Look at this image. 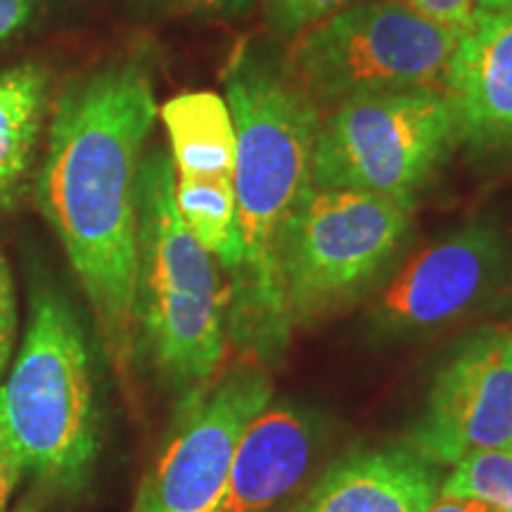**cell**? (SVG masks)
<instances>
[{
	"mask_svg": "<svg viewBox=\"0 0 512 512\" xmlns=\"http://www.w3.org/2000/svg\"><path fill=\"white\" fill-rule=\"evenodd\" d=\"M157 114L143 55L114 57L74 76L53 105L36 183L38 207L119 366L138 332V176Z\"/></svg>",
	"mask_w": 512,
	"mask_h": 512,
	"instance_id": "1",
	"label": "cell"
},
{
	"mask_svg": "<svg viewBox=\"0 0 512 512\" xmlns=\"http://www.w3.org/2000/svg\"><path fill=\"white\" fill-rule=\"evenodd\" d=\"M223 98L238 138L233 190L242 249L228 285L230 335L252 354L273 358L292 332L280 245L294 207L313 185L320 112L285 74L280 55L261 43H245L230 57Z\"/></svg>",
	"mask_w": 512,
	"mask_h": 512,
	"instance_id": "2",
	"label": "cell"
},
{
	"mask_svg": "<svg viewBox=\"0 0 512 512\" xmlns=\"http://www.w3.org/2000/svg\"><path fill=\"white\" fill-rule=\"evenodd\" d=\"M174 190L171 155L155 147L138 176L136 323L171 380H207L226 351L228 287L214 256L185 228Z\"/></svg>",
	"mask_w": 512,
	"mask_h": 512,
	"instance_id": "3",
	"label": "cell"
},
{
	"mask_svg": "<svg viewBox=\"0 0 512 512\" xmlns=\"http://www.w3.org/2000/svg\"><path fill=\"white\" fill-rule=\"evenodd\" d=\"M0 430L22 467L62 489L86 482L98 456L88 342L53 287L31 292L22 349L0 387Z\"/></svg>",
	"mask_w": 512,
	"mask_h": 512,
	"instance_id": "4",
	"label": "cell"
},
{
	"mask_svg": "<svg viewBox=\"0 0 512 512\" xmlns=\"http://www.w3.org/2000/svg\"><path fill=\"white\" fill-rule=\"evenodd\" d=\"M415 195L311 188L280 245V285L290 325H309L366 294L413 228Z\"/></svg>",
	"mask_w": 512,
	"mask_h": 512,
	"instance_id": "5",
	"label": "cell"
},
{
	"mask_svg": "<svg viewBox=\"0 0 512 512\" xmlns=\"http://www.w3.org/2000/svg\"><path fill=\"white\" fill-rule=\"evenodd\" d=\"M458 36L396 0H356L323 24L287 41L285 74L328 114L361 95L437 88Z\"/></svg>",
	"mask_w": 512,
	"mask_h": 512,
	"instance_id": "6",
	"label": "cell"
},
{
	"mask_svg": "<svg viewBox=\"0 0 512 512\" xmlns=\"http://www.w3.org/2000/svg\"><path fill=\"white\" fill-rule=\"evenodd\" d=\"M460 147L444 91L415 88L351 98L320 117L313 188L415 195Z\"/></svg>",
	"mask_w": 512,
	"mask_h": 512,
	"instance_id": "7",
	"label": "cell"
},
{
	"mask_svg": "<svg viewBox=\"0 0 512 512\" xmlns=\"http://www.w3.org/2000/svg\"><path fill=\"white\" fill-rule=\"evenodd\" d=\"M271 392L266 373L242 368L192 396L133 512L219 510L242 434L271 403Z\"/></svg>",
	"mask_w": 512,
	"mask_h": 512,
	"instance_id": "8",
	"label": "cell"
},
{
	"mask_svg": "<svg viewBox=\"0 0 512 512\" xmlns=\"http://www.w3.org/2000/svg\"><path fill=\"white\" fill-rule=\"evenodd\" d=\"M491 448H512V330L501 325L451 351L411 432V451L434 467Z\"/></svg>",
	"mask_w": 512,
	"mask_h": 512,
	"instance_id": "9",
	"label": "cell"
},
{
	"mask_svg": "<svg viewBox=\"0 0 512 512\" xmlns=\"http://www.w3.org/2000/svg\"><path fill=\"white\" fill-rule=\"evenodd\" d=\"M510 247L489 223H467L430 242L384 283L373 306L384 332H420L453 323L505 290Z\"/></svg>",
	"mask_w": 512,
	"mask_h": 512,
	"instance_id": "10",
	"label": "cell"
},
{
	"mask_svg": "<svg viewBox=\"0 0 512 512\" xmlns=\"http://www.w3.org/2000/svg\"><path fill=\"white\" fill-rule=\"evenodd\" d=\"M444 95L460 145L486 162H512V10L479 15L458 38Z\"/></svg>",
	"mask_w": 512,
	"mask_h": 512,
	"instance_id": "11",
	"label": "cell"
},
{
	"mask_svg": "<svg viewBox=\"0 0 512 512\" xmlns=\"http://www.w3.org/2000/svg\"><path fill=\"white\" fill-rule=\"evenodd\" d=\"M313 437L290 406L264 408L242 434L216 512H266L304 477Z\"/></svg>",
	"mask_w": 512,
	"mask_h": 512,
	"instance_id": "12",
	"label": "cell"
},
{
	"mask_svg": "<svg viewBox=\"0 0 512 512\" xmlns=\"http://www.w3.org/2000/svg\"><path fill=\"white\" fill-rule=\"evenodd\" d=\"M437 494L434 465L411 448H373L332 467L299 512H425Z\"/></svg>",
	"mask_w": 512,
	"mask_h": 512,
	"instance_id": "13",
	"label": "cell"
},
{
	"mask_svg": "<svg viewBox=\"0 0 512 512\" xmlns=\"http://www.w3.org/2000/svg\"><path fill=\"white\" fill-rule=\"evenodd\" d=\"M159 117L169 136L176 178H233L238 138L223 95L181 93L159 107Z\"/></svg>",
	"mask_w": 512,
	"mask_h": 512,
	"instance_id": "14",
	"label": "cell"
},
{
	"mask_svg": "<svg viewBox=\"0 0 512 512\" xmlns=\"http://www.w3.org/2000/svg\"><path fill=\"white\" fill-rule=\"evenodd\" d=\"M50 110V72L38 62L0 72V211L19 200Z\"/></svg>",
	"mask_w": 512,
	"mask_h": 512,
	"instance_id": "15",
	"label": "cell"
},
{
	"mask_svg": "<svg viewBox=\"0 0 512 512\" xmlns=\"http://www.w3.org/2000/svg\"><path fill=\"white\" fill-rule=\"evenodd\" d=\"M174 192L178 214L192 238L233 275L242 256L233 178H176Z\"/></svg>",
	"mask_w": 512,
	"mask_h": 512,
	"instance_id": "16",
	"label": "cell"
},
{
	"mask_svg": "<svg viewBox=\"0 0 512 512\" xmlns=\"http://www.w3.org/2000/svg\"><path fill=\"white\" fill-rule=\"evenodd\" d=\"M439 494L477 498L494 512H512V448H491L463 458L448 472Z\"/></svg>",
	"mask_w": 512,
	"mask_h": 512,
	"instance_id": "17",
	"label": "cell"
},
{
	"mask_svg": "<svg viewBox=\"0 0 512 512\" xmlns=\"http://www.w3.org/2000/svg\"><path fill=\"white\" fill-rule=\"evenodd\" d=\"M354 3L356 0H261V15L275 38L292 41Z\"/></svg>",
	"mask_w": 512,
	"mask_h": 512,
	"instance_id": "18",
	"label": "cell"
},
{
	"mask_svg": "<svg viewBox=\"0 0 512 512\" xmlns=\"http://www.w3.org/2000/svg\"><path fill=\"white\" fill-rule=\"evenodd\" d=\"M406 5L415 15L425 17L427 22L451 31L453 36H465L477 24L479 10L475 0H396Z\"/></svg>",
	"mask_w": 512,
	"mask_h": 512,
	"instance_id": "19",
	"label": "cell"
},
{
	"mask_svg": "<svg viewBox=\"0 0 512 512\" xmlns=\"http://www.w3.org/2000/svg\"><path fill=\"white\" fill-rule=\"evenodd\" d=\"M17 337V302L15 285H12V273L5 256L0 254V377L8 368L12 349H15Z\"/></svg>",
	"mask_w": 512,
	"mask_h": 512,
	"instance_id": "20",
	"label": "cell"
},
{
	"mask_svg": "<svg viewBox=\"0 0 512 512\" xmlns=\"http://www.w3.org/2000/svg\"><path fill=\"white\" fill-rule=\"evenodd\" d=\"M34 3L36 0H0V43L27 27Z\"/></svg>",
	"mask_w": 512,
	"mask_h": 512,
	"instance_id": "21",
	"label": "cell"
},
{
	"mask_svg": "<svg viewBox=\"0 0 512 512\" xmlns=\"http://www.w3.org/2000/svg\"><path fill=\"white\" fill-rule=\"evenodd\" d=\"M22 470L24 467L19 463L17 453L12 451L10 441L5 439L3 430H0V512L8 505L12 491H15V486L19 482V472Z\"/></svg>",
	"mask_w": 512,
	"mask_h": 512,
	"instance_id": "22",
	"label": "cell"
},
{
	"mask_svg": "<svg viewBox=\"0 0 512 512\" xmlns=\"http://www.w3.org/2000/svg\"><path fill=\"white\" fill-rule=\"evenodd\" d=\"M425 512H494L489 505L477 501V498H465V496H441L430 503V508Z\"/></svg>",
	"mask_w": 512,
	"mask_h": 512,
	"instance_id": "23",
	"label": "cell"
},
{
	"mask_svg": "<svg viewBox=\"0 0 512 512\" xmlns=\"http://www.w3.org/2000/svg\"><path fill=\"white\" fill-rule=\"evenodd\" d=\"M245 0H188L190 8L200 12H230L238 10Z\"/></svg>",
	"mask_w": 512,
	"mask_h": 512,
	"instance_id": "24",
	"label": "cell"
},
{
	"mask_svg": "<svg viewBox=\"0 0 512 512\" xmlns=\"http://www.w3.org/2000/svg\"><path fill=\"white\" fill-rule=\"evenodd\" d=\"M479 15H498V12H510L512 0H475Z\"/></svg>",
	"mask_w": 512,
	"mask_h": 512,
	"instance_id": "25",
	"label": "cell"
},
{
	"mask_svg": "<svg viewBox=\"0 0 512 512\" xmlns=\"http://www.w3.org/2000/svg\"><path fill=\"white\" fill-rule=\"evenodd\" d=\"M19 512H31V510H29V508H22V510H19Z\"/></svg>",
	"mask_w": 512,
	"mask_h": 512,
	"instance_id": "26",
	"label": "cell"
}]
</instances>
